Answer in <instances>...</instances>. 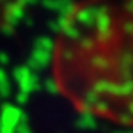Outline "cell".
Listing matches in <instances>:
<instances>
[{"label": "cell", "instance_id": "cell-2", "mask_svg": "<svg viewBox=\"0 0 133 133\" xmlns=\"http://www.w3.org/2000/svg\"><path fill=\"white\" fill-rule=\"evenodd\" d=\"M23 0H0V29L8 23V19L21 6Z\"/></svg>", "mask_w": 133, "mask_h": 133}, {"label": "cell", "instance_id": "cell-1", "mask_svg": "<svg viewBox=\"0 0 133 133\" xmlns=\"http://www.w3.org/2000/svg\"><path fill=\"white\" fill-rule=\"evenodd\" d=\"M51 79L74 109L133 128V0H79L51 50Z\"/></svg>", "mask_w": 133, "mask_h": 133}]
</instances>
